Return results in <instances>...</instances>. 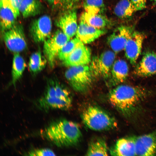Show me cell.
<instances>
[{
  "label": "cell",
  "instance_id": "cell-1",
  "mask_svg": "<svg viewBox=\"0 0 156 156\" xmlns=\"http://www.w3.org/2000/svg\"><path fill=\"white\" fill-rule=\"evenodd\" d=\"M150 92L140 86L119 85L111 90L109 99L111 104L124 116H133Z\"/></svg>",
  "mask_w": 156,
  "mask_h": 156
},
{
  "label": "cell",
  "instance_id": "cell-2",
  "mask_svg": "<svg viewBox=\"0 0 156 156\" xmlns=\"http://www.w3.org/2000/svg\"><path fill=\"white\" fill-rule=\"evenodd\" d=\"M40 134L42 137L59 147L75 145L82 137L78 125L64 119L52 122L41 131Z\"/></svg>",
  "mask_w": 156,
  "mask_h": 156
},
{
  "label": "cell",
  "instance_id": "cell-3",
  "mask_svg": "<svg viewBox=\"0 0 156 156\" xmlns=\"http://www.w3.org/2000/svg\"><path fill=\"white\" fill-rule=\"evenodd\" d=\"M81 118L85 125L94 130H107L116 126V121L113 117L95 106H91L87 108L81 114Z\"/></svg>",
  "mask_w": 156,
  "mask_h": 156
},
{
  "label": "cell",
  "instance_id": "cell-4",
  "mask_svg": "<svg viewBox=\"0 0 156 156\" xmlns=\"http://www.w3.org/2000/svg\"><path fill=\"white\" fill-rule=\"evenodd\" d=\"M65 75L74 90L80 92L88 90L94 77L87 65L70 67L66 71Z\"/></svg>",
  "mask_w": 156,
  "mask_h": 156
},
{
  "label": "cell",
  "instance_id": "cell-5",
  "mask_svg": "<svg viewBox=\"0 0 156 156\" xmlns=\"http://www.w3.org/2000/svg\"><path fill=\"white\" fill-rule=\"evenodd\" d=\"M70 40L62 30H58L44 42V54L51 68L54 66L60 50Z\"/></svg>",
  "mask_w": 156,
  "mask_h": 156
},
{
  "label": "cell",
  "instance_id": "cell-6",
  "mask_svg": "<svg viewBox=\"0 0 156 156\" xmlns=\"http://www.w3.org/2000/svg\"><path fill=\"white\" fill-rule=\"evenodd\" d=\"M115 57L114 52L107 51L93 57L90 67L94 77L109 78Z\"/></svg>",
  "mask_w": 156,
  "mask_h": 156
},
{
  "label": "cell",
  "instance_id": "cell-7",
  "mask_svg": "<svg viewBox=\"0 0 156 156\" xmlns=\"http://www.w3.org/2000/svg\"><path fill=\"white\" fill-rule=\"evenodd\" d=\"M3 33L5 45L11 51L14 53H19L26 48L27 42L23 27L21 25L15 24Z\"/></svg>",
  "mask_w": 156,
  "mask_h": 156
},
{
  "label": "cell",
  "instance_id": "cell-8",
  "mask_svg": "<svg viewBox=\"0 0 156 156\" xmlns=\"http://www.w3.org/2000/svg\"><path fill=\"white\" fill-rule=\"evenodd\" d=\"M52 24L50 18L43 15L34 20L30 25L31 36L36 42H44L50 37Z\"/></svg>",
  "mask_w": 156,
  "mask_h": 156
},
{
  "label": "cell",
  "instance_id": "cell-9",
  "mask_svg": "<svg viewBox=\"0 0 156 156\" xmlns=\"http://www.w3.org/2000/svg\"><path fill=\"white\" fill-rule=\"evenodd\" d=\"M144 34L135 30L128 39L124 48L127 58L132 65H134L141 54L143 42Z\"/></svg>",
  "mask_w": 156,
  "mask_h": 156
},
{
  "label": "cell",
  "instance_id": "cell-10",
  "mask_svg": "<svg viewBox=\"0 0 156 156\" xmlns=\"http://www.w3.org/2000/svg\"><path fill=\"white\" fill-rule=\"evenodd\" d=\"M134 29L132 26L118 27L108 37L107 42L113 51L118 53L124 49L128 39Z\"/></svg>",
  "mask_w": 156,
  "mask_h": 156
},
{
  "label": "cell",
  "instance_id": "cell-11",
  "mask_svg": "<svg viewBox=\"0 0 156 156\" xmlns=\"http://www.w3.org/2000/svg\"><path fill=\"white\" fill-rule=\"evenodd\" d=\"M137 156H150L156 155V131L137 136L135 142Z\"/></svg>",
  "mask_w": 156,
  "mask_h": 156
},
{
  "label": "cell",
  "instance_id": "cell-12",
  "mask_svg": "<svg viewBox=\"0 0 156 156\" xmlns=\"http://www.w3.org/2000/svg\"><path fill=\"white\" fill-rule=\"evenodd\" d=\"M134 73L141 77L156 75V52L153 51L146 52L135 68Z\"/></svg>",
  "mask_w": 156,
  "mask_h": 156
},
{
  "label": "cell",
  "instance_id": "cell-13",
  "mask_svg": "<svg viewBox=\"0 0 156 156\" xmlns=\"http://www.w3.org/2000/svg\"><path fill=\"white\" fill-rule=\"evenodd\" d=\"M81 42L64 61V64L70 67L87 65L90 62V49Z\"/></svg>",
  "mask_w": 156,
  "mask_h": 156
},
{
  "label": "cell",
  "instance_id": "cell-14",
  "mask_svg": "<svg viewBox=\"0 0 156 156\" xmlns=\"http://www.w3.org/2000/svg\"><path fill=\"white\" fill-rule=\"evenodd\" d=\"M137 136H131L118 139L109 150L113 156H135Z\"/></svg>",
  "mask_w": 156,
  "mask_h": 156
},
{
  "label": "cell",
  "instance_id": "cell-15",
  "mask_svg": "<svg viewBox=\"0 0 156 156\" xmlns=\"http://www.w3.org/2000/svg\"><path fill=\"white\" fill-rule=\"evenodd\" d=\"M43 96L60 103H72V98L69 92L53 81L49 82Z\"/></svg>",
  "mask_w": 156,
  "mask_h": 156
},
{
  "label": "cell",
  "instance_id": "cell-16",
  "mask_svg": "<svg viewBox=\"0 0 156 156\" xmlns=\"http://www.w3.org/2000/svg\"><path fill=\"white\" fill-rule=\"evenodd\" d=\"M105 31L104 29L93 27L80 21L75 35L83 43L88 44L104 34Z\"/></svg>",
  "mask_w": 156,
  "mask_h": 156
},
{
  "label": "cell",
  "instance_id": "cell-17",
  "mask_svg": "<svg viewBox=\"0 0 156 156\" xmlns=\"http://www.w3.org/2000/svg\"><path fill=\"white\" fill-rule=\"evenodd\" d=\"M76 12L72 10L62 16L58 20L57 25L70 38L76 35L78 25Z\"/></svg>",
  "mask_w": 156,
  "mask_h": 156
},
{
  "label": "cell",
  "instance_id": "cell-18",
  "mask_svg": "<svg viewBox=\"0 0 156 156\" xmlns=\"http://www.w3.org/2000/svg\"><path fill=\"white\" fill-rule=\"evenodd\" d=\"M128 73V66L125 61L119 59L115 61L109 77L111 85L115 86L123 83L127 79Z\"/></svg>",
  "mask_w": 156,
  "mask_h": 156
},
{
  "label": "cell",
  "instance_id": "cell-19",
  "mask_svg": "<svg viewBox=\"0 0 156 156\" xmlns=\"http://www.w3.org/2000/svg\"><path fill=\"white\" fill-rule=\"evenodd\" d=\"M81 21L93 27L101 29L109 23L107 18L102 14H92L85 12L81 14Z\"/></svg>",
  "mask_w": 156,
  "mask_h": 156
},
{
  "label": "cell",
  "instance_id": "cell-20",
  "mask_svg": "<svg viewBox=\"0 0 156 156\" xmlns=\"http://www.w3.org/2000/svg\"><path fill=\"white\" fill-rule=\"evenodd\" d=\"M16 18L14 11L10 8L0 5V25L3 33L15 25Z\"/></svg>",
  "mask_w": 156,
  "mask_h": 156
},
{
  "label": "cell",
  "instance_id": "cell-21",
  "mask_svg": "<svg viewBox=\"0 0 156 156\" xmlns=\"http://www.w3.org/2000/svg\"><path fill=\"white\" fill-rule=\"evenodd\" d=\"M42 10V5L38 0H23L19 10L23 17H28L39 14Z\"/></svg>",
  "mask_w": 156,
  "mask_h": 156
},
{
  "label": "cell",
  "instance_id": "cell-22",
  "mask_svg": "<svg viewBox=\"0 0 156 156\" xmlns=\"http://www.w3.org/2000/svg\"><path fill=\"white\" fill-rule=\"evenodd\" d=\"M114 12L119 18L126 19L131 17L136 11L130 0H120L116 5Z\"/></svg>",
  "mask_w": 156,
  "mask_h": 156
},
{
  "label": "cell",
  "instance_id": "cell-23",
  "mask_svg": "<svg viewBox=\"0 0 156 156\" xmlns=\"http://www.w3.org/2000/svg\"><path fill=\"white\" fill-rule=\"evenodd\" d=\"M26 66L25 60L19 53H14L12 67V84L15 85L22 75Z\"/></svg>",
  "mask_w": 156,
  "mask_h": 156
},
{
  "label": "cell",
  "instance_id": "cell-24",
  "mask_svg": "<svg viewBox=\"0 0 156 156\" xmlns=\"http://www.w3.org/2000/svg\"><path fill=\"white\" fill-rule=\"evenodd\" d=\"M108 155V150L105 141L101 138H96L90 143L86 155Z\"/></svg>",
  "mask_w": 156,
  "mask_h": 156
},
{
  "label": "cell",
  "instance_id": "cell-25",
  "mask_svg": "<svg viewBox=\"0 0 156 156\" xmlns=\"http://www.w3.org/2000/svg\"><path fill=\"white\" fill-rule=\"evenodd\" d=\"M47 62L46 58L42 56L40 51L33 53L29 63L30 71L34 74L38 73L45 68Z\"/></svg>",
  "mask_w": 156,
  "mask_h": 156
},
{
  "label": "cell",
  "instance_id": "cell-26",
  "mask_svg": "<svg viewBox=\"0 0 156 156\" xmlns=\"http://www.w3.org/2000/svg\"><path fill=\"white\" fill-rule=\"evenodd\" d=\"M83 6L85 12L92 14H102L105 9L103 0H84Z\"/></svg>",
  "mask_w": 156,
  "mask_h": 156
},
{
  "label": "cell",
  "instance_id": "cell-27",
  "mask_svg": "<svg viewBox=\"0 0 156 156\" xmlns=\"http://www.w3.org/2000/svg\"><path fill=\"white\" fill-rule=\"evenodd\" d=\"M81 42L76 37L70 40L60 50L57 57L60 60L64 61Z\"/></svg>",
  "mask_w": 156,
  "mask_h": 156
},
{
  "label": "cell",
  "instance_id": "cell-28",
  "mask_svg": "<svg viewBox=\"0 0 156 156\" xmlns=\"http://www.w3.org/2000/svg\"><path fill=\"white\" fill-rule=\"evenodd\" d=\"M28 155L29 156H55L54 152L51 150L43 148L35 149L28 152Z\"/></svg>",
  "mask_w": 156,
  "mask_h": 156
},
{
  "label": "cell",
  "instance_id": "cell-29",
  "mask_svg": "<svg viewBox=\"0 0 156 156\" xmlns=\"http://www.w3.org/2000/svg\"><path fill=\"white\" fill-rule=\"evenodd\" d=\"M136 11L144 10L146 8L147 0H130Z\"/></svg>",
  "mask_w": 156,
  "mask_h": 156
},
{
  "label": "cell",
  "instance_id": "cell-30",
  "mask_svg": "<svg viewBox=\"0 0 156 156\" xmlns=\"http://www.w3.org/2000/svg\"><path fill=\"white\" fill-rule=\"evenodd\" d=\"M11 5L17 17L19 14V8L23 0H10Z\"/></svg>",
  "mask_w": 156,
  "mask_h": 156
},
{
  "label": "cell",
  "instance_id": "cell-31",
  "mask_svg": "<svg viewBox=\"0 0 156 156\" xmlns=\"http://www.w3.org/2000/svg\"><path fill=\"white\" fill-rule=\"evenodd\" d=\"M66 6L68 7H71L76 3L79 0H61Z\"/></svg>",
  "mask_w": 156,
  "mask_h": 156
},
{
  "label": "cell",
  "instance_id": "cell-32",
  "mask_svg": "<svg viewBox=\"0 0 156 156\" xmlns=\"http://www.w3.org/2000/svg\"><path fill=\"white\" fill-rule=\"evenodd\" d=\"M153 3L156 8V0H150Z\"/></svg>",
  "mask_w": 156,
  "mask_h": 156
},
{
  "label": "cell",
  "instance_id": "cell-33",
  "mask_svg": "<svg viewBox=\"0 0 156 156\" xmlns=\"http://www.w3.org/2000/svg\"><path fill=\"white\" fill-rule=\"evenodd\" d=\"M50 3H53L55 0H47Z\"/></svg>",
  "mask_w": 156,
  "mask_h": 156
}]
</instances>
